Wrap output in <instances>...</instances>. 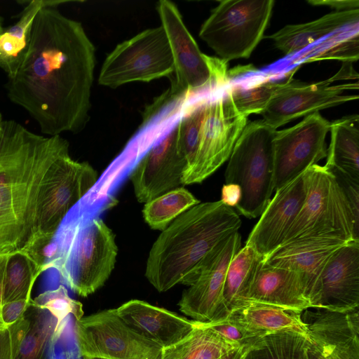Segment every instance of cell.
Listing matches in <instances>:
<instances>
[{
  "instance_id": "1",
  "label": "cell",
  "mask_w": 359,
  "mask_h": 359,
  "mask_svg": "<svg viewBox=\"0 0 359 359\" xmlns=\"http://www.w3.org/2000/svg\"><path fill=\"white\" fill-rule=\"evenodd\" d=\"M51 0L35 17L27 55L6 85L9 99L24 108L49 136L78 133L88 123L95 48L82 24Z\"/></svg>"
},
{
  "instance_id": "2",
  "label": "cell",
  "mask_w": 359,
  "mask_h": 359,
  "mask_svg": "<svg viewBox=\"0 0 359 359\" xmlns=\"http://www.w3.org/2000/svg\"><path fill=\"white\" fill-rule=\"evenodd\" d=\"M1 128L0 256H5L22 250L34 233L40 184L69 145L60 135H39L14 121H3Z\"/></svg>"
},
{
  "instance_id": "3",
  "label": "cell",
  "mask_w": 359,
  "mask_h": 359,
  "mask_svg": "<svg viewBox=\"0 0 359 359\" xmlns=\"http://www.w3.org/2000/svg\"><path fill=\"white\" fill-rule=\"evenodd\" d=\"M241 219L219 200L200 203L177 217L153 243L145 277L160 292L191 285L208 257L232 233Z\"/></svg>"
},
{
  "instance_id": "4",
  "label": "cell",
  "mask_w": 359,
  "mask_h": 359,
  "mask_svg": "<svg viewBox=\"0 0 359 359\" xmlns=\"http://www.w3.org/2000/svg\"><path fill=\"white\" fill-rule=\"evenodd\" d=\"M55 237L60 249L56 269L70 289L86 297L102 287L118 251L115 235L103 220L81 222L66 216Z\"/></svg>"
},
{
  "instance_id": "5",
  "label": "cell",
  "mask_w": 359,
  "mask_h": 359,
  "mask_svg": "<svg viewBox=\"0 0 359 359\" xmlns=\"http://www.w3.org/2000/svg\"><path fill=\"white\" fill-rule=\"evenodd\" d=\"M276 130L263 120L248 123L229 158L226 184L241 187L242 198L235 208L250 219L262 215L274 191L273 140Z\"/></svg>"
},
{
  "instance_id": "6",
  "label": "cell",
  "mask_w": 359,
  "mask_h": 359,
  "mask_svg": "<svg viewBox=\"0 0 359 359\" xmlns=\"http://www.w3.org/2000/svg\"><path fill=\"white\" fill-rule=\"evenodd\" d=\"M304 176L305 201L282 245L321 236L359 241V227L334 175L325 165L315 164L304 172Z\"/></svg>"
},
{
  "instance_id": "7",
  "label": "cell",
  "mask_w": 359,
  "mask_h": 359,
  "mask_svg": "<svg viewBox=\"0 0 359 359\" xmlns=\"http://www.w3.org/2000/svg\"><path fill=\"white\" fill-rule=\"evenodd\" d=\"M274 3L220 1L201 25L199 36L226 62L248 58L264 36Z\"/></svg>"
},
{
  "instance_id": "8",
  "label": "cell",
  "mask_w": 359,
  "mask_h": 359,
  "mask_svg": "<svg viewBox=\"0 0 359 359\" xmlns=\"http://www.w3.org/2000/svg\"><path fill=\"white\" fill-rule=\"evenodd\" d=\"M156 11L168 38L174 62L170 88L161 101L177 99L188 93L222 84L226 62L203 54L186 27L177 6L161 0Z\"/></svg>"
},
{
  "instance_id": "9",
  "label": "cell",
  "mask_w": 359,
  "mask_h": 359,
  "mask_svg": "<svg viewBox=\"0 0 359 359\" xmlns=\"http://www.w3.org/2000/svg\"><path fill=\"white\" fill-rule=\"evenodd\" d=\"M174 62L161 26L147 29L118 43L101 67L100 85L117 88L132 82H150L172 77Z\"/></svg>"
},
{
  "instance_id": "10",
  "label": "cell",
  "mask_w": 359,
  "mask_h": 359,
  "mask_svg": "<svg viewBox=\"0 0 359 359\" xmlns=\"http://www.w3.org/2000/svg\"><path fill=\"white\" fill-rule=\"evenodd\" d=\"M97 170L86 161L74 160L69 151L50 165L40 184L35 233L55 234L69 212L95 186Z\"/></svg>"
},
{
  "instance_id": "11",
  "label": "cell",
  "mask_w": 359,
  "mask_h": 359,
  "mask_svg": "<svg viewBox=\"0 0 359 359\" xmlns=\"http://www.w3.org/2000/svg\"><path fill=\"white\" fill-rule=\"evenodd\" d=\"M247 123L248 117L236 109L229 90L208 101L196 157L182 185L201 183L228 160Z\"/></svg>"
},
{
  "instance_id": "12",
  "label": "cell",
  "mask_w": 359,
  "mask_h": 359,
  "mask_svg": "<svg viewBox=\"0 0 359 359\" xmlns=\"http://www.w3.org/2000/svg\"><path fill=\"white\" fill-rule=\"evenodd\" d=\"M75 336L80 355L104 359H160L163 348L131 329L107 309L76 320Z\"/></svg>"
},
{
  "instance_id": "13",
  "label": "cell",
  "mask_w": 359,
  "mask_h": 359,
  "mask_svg": "<svg viewBox=\"0 0 359 359\" xmlns=\"http://www.w3.org/2000/svg\"><path fill=\"white\" fill-rule=\"evenodd\" d=\"M330 127V122L315 112L290 128L276 130L273 140L275 191L326 157L325 138Z\"/></svg>"
},
{
  "instance_id": "14",
  "label": "cell",
  "mask_w": 359,
  "mask_h": 359,
  "mask_svg": "<svg viewBox=\"0 0 359 359\" xmlns=\"http://www.w3.org/2000/svg\"><path fill=\"white\" fill-rule=\"evenodd\" d=\"M241 248V237L237 231L208 257L195 280L182 294L178 305L183 313L201 323L230 314L224 299V285L229 265Z\"/></svg>"
},
{
  "instance_id": "15",
  "label": "cell",
  "mask_w": 359,
  "mask_h": 359,
  "mask_svg": "<svg viewBox=\"0 0 359 359\" xmlns=\"http://www.w3.org/2000/svg\"><path fill=\"white\" fill-rule=\"evenodd\" d=\"M330 79L313 83L290 79L282 82L260 114L263 121L276 130L288 122L320 110L358 99V95H345L347 90L358 89V83L331 85Z\"/></svg>"
},
{
  "instance_id": "16",
  "label": "cell",
  "mask_w": 359,
  "mask_h": 359,
  "mask_svg": "<svg viewBox=\"0 0 359 359\" xmlns=\"http://www.w3.org/2000/svg\"><path fill=\"white\" fill-rule=\"evenodd\" d=\"M187 168L175 125L149 149L129 174L137 201L146 203L180 187Z\"/></svg>"
},
{
  "instance_id": "17",
  "label": "cell",
  "mask_w": 359,
  "mask_h": 359,
  "mask_svg": "<svg viewBox=\"0 0 359 359\" xmlns=\"http://www.w3.org/2000/svg\"><path fill=\"white\" fill-rule=\"evenodd\" d=\"M358 309L303 311L308 327V359H359Z\"/></svg>"
},
{
  "instance_id": "18",
  "label": "cell",
  "mask_w": 359,
  "mask_h": 359,
  "mask_svg": "<svg viewBox=\"0 0 359 359\" xmlns=\"http://www.w3.org/2000/svg\"><path fill=\"white\" fill-rule=\"evenodd\" d=\"M311 309L359 308V241H350L328 259L311 299Z\"/></svg>"
},
{
  "instance_id": "19",
  "label": "cell",
  "mask_w": 359,
  "mask_h": 359,
  "mask_svg": "<svg viewBox=\"0 0 359 359\" xmlns=\"http://www.w3.org/2000/svg\"><path fill=\"white\" fill-rule=\"evenodd\" d=\"M306 194L304 173L276 190L251 231L245 245L253 248L264 259L278 249L301 210Z\"/></svg>"
},
{
  "instance_id": "20",
  "label": "cell",
  "mask_w": 359,
  "mask_h": 359,
  "mask_svg": "<svg viewBox=\"0 0 359 359\" xmlns=\"http://www.w3.org/2000/svg\"><path fill=\"white\" fill-rule=\"evenodd\" d=\"M347 243L334 236L299 238L280 245L264 259V262L298 273L303 280L311 304L325 264L336 250Z\"/></svg>"
},
{
  "instance_id": "21",
  "label": "cell",
  "mask_w": 359,
  "mask_h": 359,
  "mask_svg": "<svg viewBox=\"0 0 359 359\" xmlns=\"http://www.w3.org/2000/svg\"><path fill=\"white\" fill-rule=\"evenodd\" d=\"M116 311L135 332L163 348L181 341L195 327L194 320L142 300H130Z\"/></svg>"
},
{
  "instance_id": "22",
  "label": "cell",
  "mask_w": 359,
  "mask_h": 359,
  "mask_svg": "<svg viewBox=\"0 0 359 359\" xmlns=\"http://www.w3.org/2000/svg\"><path fill=\"white\" fill-rule=\"evenodd\" d=\"M250 302L302 312L311 308L300 275L290 269L270 266L264 260L251 287Z\"/></svg>"
},
{
  "instance_id": "23",
  "label": "cell",
  "mask_w": 359,
  "mask_h": 359,
  "mask_svg": "<svg viewBox=\"0 0 359 359\" xmlns=\"http://www.w3.org/2000/svg\"><path fill=\"white\" fill-rule=\"evenodd\" d=\"M359 9L335 11L311 22L287 25L269 36L285 55L297 53L344 28L358 24Z\"/></svg>"
},
{
  "instance_id": "24",
  "label": "cell",
  "mask_w": 359,
  "mask_h": 359,
  "mask_svg": "<svg viewBox=\"0 0 359 359\" xmlns=\"http://www.w3.org/2000/svg\"><path fill=\"white\" fill-rule=\"evenodd\" d=\"M8 329L12 359H43L57 326L48 311L30 306Z\"/></svg>"
},
{
  "instance_id": "25",
  "label": "cell",
  "mask_w": 359,
  "mask_h": 359,
  "mask_svg": "<svg viewBox=\"0 0 359 359\" xmlns=\"http://www.w3.org/2000/svg\"><path fill=\"white\" fill-rule=\"evenodd\" d=\"M302 313L257 302H250L231 312L246 326L265 336L280 332L294 333L308 341V327Z\"/></svg>"
},
{
  "instance_id": "26",
  "label": "cell",
  "mask_w": 359,
  "mask_h": 359,
  "mask_svg": "<svg viewBox=\"0 0 359 359\" xmlns=\"http://www.w3.org/2000/svg\"><path fill=\"white\" fill-rule=\"evenodd\" d=\"M359 117L351 115L330 123L327 168H335L359 181Z\"/></svg>"
},
{
  "instance_id": "27",
  "label": "cell",
  "mask_w": 359,
  "mask_h": 359,
  "mask_svg": "<svg viewBox=\"0 0 359 359\" xmlns=\"http://www.w3.org/2000/svg\"><path fill=\"white\" fill-rule=\"evenodd\" d=\"M51 0H33L25 7L20 19L0 34V67L12 78L22 65L28 51L34 20Z\"/></svg>"
},
{
  "instance_id": "28",
  "label": "cell",
  "mask_w": 359,
  "mask_h": 359,
  "mask_svg": "<svg viewBox=\"0 0 359 359\" xmlns=\"http://www.w3.org/2000/svg\"><path fill=\"white\" fill-rule=\"evenodd\" d=\"M264 259L253 248L245 245L230 262L223 290L224 302L230 313L249 303L251 287Z\"/></svg>"
},
{
  "instance_id": "29",
  "label": "cell",
  "mask_w": 359,
  "mask_h": 359,
  "mask_svg": "<svg viewBox=\"0 0 359 359\" xmlns=\"http://www.w3.org/2000/svg\"><path fill=\"white\" fill-rule=\"evenodd\" d=\"M237 348L201 322L177 343L164 348L160 359H219Z\"/></svg>"
},
{
  "instance_id": "30",
  "label": "cell",
  "mask_w": 359,
  "mask_h": 359,
  "mask_svg": "<svg viewBox=\"0 0 359 359\" xmlns=\"http://www.w3.org/2000/svg\"><path fill=\"white\" fill-rule=\"evenodd\" d=\"M200 203L189 190L180 187L144 203L142 216L151 229L162 231L180 215Z\"/></svg>"
},
{
  "instance_id": "31",
  "label": "cell",
  "mask_w": 359,
  "mask_h": 359,
  "mask_svg": "<svg viewBox=\"0 0 359 359\" xmlns=\"http://www.w3.org/2000/svg\"><path fill=\"white\" fill-rule=\"evenodd\" d=\"M39 275L21 250L8 255L4 276V304L31 298L32 287Z\"/></svg>"
},
{
  "instance_id": "32",
  "label": "cell",
  "mask_w": 359,
  "mask_h": 359,
  "mask_svg": "<svg viewBox=\"0 0 359 359\" xmlns=\"http://www.w3.org/2000/svg\"><path fill=\"white\" fill-rule=\"evenodd\" d=\"M307 350L308 341L304 337L280 332L266 335L246 359H308Z\"/></svg>"
},
{
  "instance_id": "33",
  "label": "cell",
  "mask_w": 359,
  "mask_h": 359,
  "mask_svg": "<svg viewBox=\"0 0 359 359\" xmlns=\"http://www.w3.org/2000/svg\"><path fill=\"white\" fill-rule=\"evenodd\" d=\"M281 83L264 81L246 87L235 86L229 90L236 109L248 117L263 111Z\"/></svg>"
},
{
  "instance_id": "34",
  "label": "cell",
  "mask_w": 359,
  "mask_h": 359,
  "mask_svg": "<svg viewBox=\"0 0 359 359\" xmlns=\"http://www.w3.org/2000/svg\"><path fill=\"white\" fill-rule=\"evenodd\" d=\"M30 306L48 311L56 319L57 330L68 316L72 315L78 320L83 315L82 304L71 298L62 285L55 289L46 290L35 299H32Z\"/></svg>"
},
{
  "instance_id": "35",
  "label": "cell",
  "mask_w": 359,
  "mask_h": 359,
  "mask_svg": "<svg viewBox=\"0 0 359 359\" xmlns=\"http://www.w3.org/2000/svg\"><path fill=\"white\" fill-rule=\"evenodd\" d=\"M40 274L48 269H55L60 259V249L55 234L35 233L20 250Z\"/></svg>"
},
{
  "instance_id": "36",
  "label": "cell",
  "mask_w": 359,
  "mask_h": 359,
  "mask_svg": "<svg viewBox=\"0 0 359 359\" xmlns=\"http://www.w3.org/2000/svg\"><path fill=\"white\" fill-rule=\"evenodd\" d=\"M202 323L235 347L257 346L265 337L246 326L231 313L219 320Z\"/></svg>"
},
{
  "instance_id": "37",
  "label": "cell",
  "mask_w": 359,
  "mask_h": 359,
  "mask_svg": "<svg viewBox=\"0 0 359 359\" xmlns=\"http://www.w3.org/2000/svg\"><path fill=\"white\" fill-rule=\"evenodd\" d=\"M358 27L353 28L346 36L339 39L320 54L311 57L314 60L337 59L343 62H354L358 59Z\"/></svg>"
},
{
  "instance_id": "38",
  "label": "cell",
  "mask_w": 359,
  "mask_h": 359,
  "mask_svg": "<svg viewBox=\"0 0 359 359\" xmlns=\"http://www.w3.org/2000/svg\"><path fill=\"white\" fill-rule=\"evenodd\" d=\"M327 169L334 175L351 208L354 222L359 227V181L337 169Z\"/></svg>"
},
{
  "instance_id": "39",
  "label": "cell",
  "mask_w": 359,
  "mask_h": 359,
  "mask_svg": "<svg viewBox=\"0 0 359 359\" xmlns=\"http://www.w3.org/2000/svg\"><path fill=\"white\" fill-rule=\"evenodd\" d=\"M31 298H25L3 304L2 318L8 328L23 317L31 306Z\"/></svg>"
},
{
  "instance_id": "40",
  "label": "cell",
  "mask_w": 359,
  "mask_h": 359,
  "mask_svg": "<svg viewBox=\"0 0 359 359\" xmlns=\"http://www.w3.org/2000/svg\"><path fill=\"white\" fill-rule=\"evenodd\" d=\"M242 198L241 187L235 184H225L222 189L221 201L226 205L236 208Z\"/></svg>"
},
{
  "instance_id": "41",
  "label": "cell",
  "mask_w": 359,
  "mask_h": 359,
  "mask_svg": "<svg viewBox=\"0 0 359 359\" xmlns=\"http://www.w3.org/2000/svg\"><path fill=\"white\" fill-rule=\"evenodd\" d=\"M312 6H326L339 11L358 9V0H309Z\"/></svg>"
},
{
  "instance_id": "42",
  "label": "cell",
  "mask_w": 359,
  "mask_h": 359,
  "mask_svg": "<svg viewBox=\"0 0 359 359\" xmlns=\"http://www.w3.org/2000/svg\"><path fill=\"white\" fill-rule=\"evenodd\" d=\"M0 359H12V348L9 329L0 333Z\"/></svg>"
},
{
  "instance_id": "43",
  "label": "cell",
  "mask_w": 359,
  "mask_h": 359,
  "mask_svg": "<svg viewBox=\"0 0 359 359\" xmlns=\"http://www.w3.org/2000/svg\"><path fill=\"white\" fill-rule=\"evenodd\" d=\"M7 255L1 256L0 257V333L4 331L8 327L6 326L2 318V306L4 304V276L5 266L6 264Z\"/></svg>"
},
{
  "instance_id": "44",
  "label": "cell",
  "mask_w": 359,
  "mask_h": 359,
  "mask_svg": "<svg viewBox=\"0 0 359 359\" xmlns=\"http://www.w3.org/2000/svg\"><path fill=\"white\" fill-rule=\"evenodd\" d=\"M258 345L244 346L235 348L222 355L219 359H246L250 351Z\"/></svg>"
},
{
  "instance_id": "45",
  "label": "cell",
  "mask_w": 359,
  "mask_h": 359,
  "mask_svg": "<svg viewBox=\"0 0 359 359\" xmlns=\"http://www.w3.org/2000/svg\"><path fill=\"white\" fill-rule=\"evenodd\" d=\"M83 359H104L100 358H88V357H83Z\"/></svg>"
},
{
  "instance_id": "46",
  "label": "cell",
  "mask_w": 359,
  "mask_h": 359,
  "mask_svg": "<svg viewBox=\"0 0 359 359\" xmlns=\"http://www.w3.org/2000/svg\"><path fill=\"white\" fill-rule=\"evenodd\" d=\"M3 30H4V28H3V27L1 26V22H0V34L2 33Z\"/></svg>"
},
{
  "instance_id": "47",
  "label": "cell",
  "mask_w": 359,
  "mask_h": 359,
  "mask_svg": "<svg viewBox=\"0 0 359 359\" xmlns=\"http://www.w3.org/2000/svg\"><path fill=\"white\" fill-rule=\"evenodd\" d=\"M1 134H2V128H1V126H0V140H1Z\"/></svg>"
},
{
  "instance_id": "48",
  "label": "cell",
  "mask_w": 359,
  "mask_h": 359,
  "mask_svg": "<svg viewBox=\"0 0 359 359\" xmlns=\"http://www.w3.org/2000/svg\"><path fill=\"white\" fill-rule=\"evenodd\" d=\"M43 359H49L48 353L46 354V357Z\"/></svg>"
},
{
  "instance_id": "49",
  "label": "cell",
  "mask_w": 359,
  "mask_h": 359,
  "mask_svg": "<svg viewBox=\"0 0 359 359\" xmlns=\"http://www.w3.org/2000/svg\"><path fill=\"white\" fill-rule=\"evenodd\" d=\"M2 121H2V119H1V114H0V126H1V122H2Z\"/></svg>"
},
{
  "instance_id": "50",
  "label": "cell",
  "mask_w": 359,
  "mask_h": 359,
  "mask_svg": "<svg viewBox=\"0 0 359 359\" xmlns=\"http://www.w3.org/2000/svg\"><path fill=\"white\" fill-rule=\"evenodd\" d=\"M1 257V256H0V257Z\"/></svg>"
}]
</instances>
